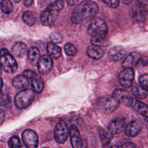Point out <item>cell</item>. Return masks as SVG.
Returning a JSON list of instances; mask_svg holds the SVG:
<instances>
[{"label":"cell","mask_w":148,"mask_h":148,"mask_svg":"<svg viewBox=\"0 0 148 148\" xmlns=\"http://www.w3.org/2000/svg\"><path fill=\"white\" fill-rule=\"evenodd\" d=\"M108 26L105 21L101 18H95L90 23L87 32L95 38H105L108 34Z\"/></svg>","instance_id":"obj_3"},{"label":"cell","mask_w":148,"mask_h":148,"mask_svg":"<svg viewBox=\"0 0 148 148\" xmlns=\"http://www.w3.org/2000/svg\"><path fill=\"white\" fill-rule=\"evenodd\" d=\"M50 38L53 42L55 43H59L62 40V35L58 32H53L50 34Z\"/></svg>","instance_id":"obj_34"},{"label":"cell","mask_w":148,"mask_h":148,"mask_svg":"<svg viewBox=\"0 0 148 148\" xmlns=\"http://www.w3.org/2000/svg\"><path fill=\"white\" fill-rule=\"evenodd\" d=\"M125 121L122 118H116L112 120L108 124V130L113 134H117L125 128Z\"/></svg>","instance_id":"obj_15"},{"label":"cell","mask_w":148,"mask_h":148,"mask_svg":"<svg viewBox=\"0 0 148 148\" xmlns=\"http://www.w3.org/2000/svg\"><path fill=\"white\" fill-rule=\"evenodd\" d=\"M1 69L9 73H14L17 69L16 61L5 48L1 50Z\"/></svg>","instance_id":"obj_6"},{"label":"cell","mask_w":148,"mask_h":148,"mask_svg":"<svg viewBox=\"0 0 148 148\" xmlns=\"http://www.w3.org/2000/svg\"><path fill=\"white\" fill-rule=\"evenodd\" d=\"M23 74H24L25 76H26L28 79H31L36 74V73H35V72L31 71V70L27 69V70H25V71H24Z\"/></svg>","instance_id":"obj_36"},{"label":"cell","mask_w":148,"mask_h":148,"mask_svg":"<svg viewBox=\"0 0 148 148\" xmlns=\"http://www.w3.org/2000/svg\"><path fill=\"white\" fill-rule=\"evenodd\" d=\"M112 95L116 97L120 102L125 105L127 100L130 97L128 92L124 89H116L113 91Z\"/></svg>","instance_id":"obj_26"},{"label":"cell","mask_w":148,"mask_h":148,"mask_svg":"<svg viewBox=\"0 0 148 148\" xmlns=\"http://www.w3.org/2000/svg\"><path fill=\"white\" fill-rule=\"evenodd\" d=\"M126 51L124 47L120 46H114L111 48L108 53V57L112 61H118L124 58Z\"/></svg>","instance_id":"obj_16"},{"label":"cell","mask_w":148,"mask_h":148,"mask_svg":"<svg viewBox=\"0 0 148 148\" xmlns=\"http://www.w3.org/2000/svg\"><path fill=\"white\" fill-rule=\"evenodd\" d=\"M28 78L24 74L15 76L12 80V85L16 88H23L28 86L29 84Z\"/></svg>","instance_id":"obj_21"},{"label":"cell","mask_w":148,"mask_h":148,"mask_svg":"<svg viewBox=\"0 0 148 148\" xmlns=\"http://www.w3.org/2000/svg\"><path fill=\"white\" fill-rule=\"evenodd\" d=\"M31 86L32 90L37 93H40L42 91L44 87V80L43 78L36 73L31 79Z\"/></svg>","instance_id":"obj_22"},{"label":"cell","mask_w":148,"mask_h":148,"mask_svg":"<svg viewBox=\"0 0 148 148\" xmlns=\"http://www.w3.org/2000/svg\"><path fill=\"white\" fill-rule=\"evenodd\" d=\"M87 56L95 60H98L102 58L104 55V50L101 47L92 45L87 47L86 51Z\"/></svg>","instance_id":"obj_18"},{"label":"cell","mask_w":148,"mask_h":148,"mask_svg":"<svg viewBox=\"0 0 148 148\" xmlns=\"http://www.w3.org/2000/svg\"><path fill=\"white\" fill-rule=\"evenodd\" d=\"M22 140L25 146L28 148L38 147L39 140L36 132L31 129H27L22 133Z\"/></svg>","instance_id":"obj_8"},{"label":"cell","mask_w":148,"mask_h":148,"mask_svg":"<svg viewBox=\"0 0 148 148\" xmlns=\"http://www.w3.org/2000/svg\"><path fill=\"white\" fill-rule=\"evenodd\" d=\"M140 58L141 56L139 53L136 51L131 52L124 60L122 66L124 68H132L138 64Z\"/></svg>","instance_id":"obj_17"},{"label":"cell","mask_w":148,"mask_h":148,"mask_svg":"<svg viewBox=\"0 0 148 148\" xmlns=\"http://www.w3.org/2000/svg\"><path fill=\"white\" fill-rule=\"evenodd\" d=\"M139 84L148 91V74H143L139 77Z\"/></svg>","instance_id":"obj_33"},{"label":"cell","mask_w":148,"mask_h":148,"mask_svg":"<svg viewBox=\"0 0 148 148\" xmlns=\"http://www.w3.org/2000/svg\"><path fill=\"white\" fill-rule=\"evenodd\" d=\"M125 105L131 107L142 116L146 117H148V105L140 101L130 97L127 100Z\"/></svg>","instance_id":"obj_11"},{"label":"cell","mask_w":148,"mask_h":148,"mask_svg":"<svg viewBox=\"0 0 148 148\" xmlns=\"http://www.w3.org/2000/svg\"><path fill=\"white\" fill-rule=\"evenodd\" d=\"M64 50L65 53L69 56H75L77 53V49L76 47L70 43H67L64 46Z\"/></svg>","instance_id":"obj_31"},{"label":"cell","mask_w":148,"mask_h":148,"mask_svg":"<svg viewBox=\"0 0 148 148\" xmlns=\"http://www.w3.org/2000/svg\"><path fill=\"white\" fill-rule=\"evenodd\" d=\"M4 115H5V113H3V110H1V124H2L3 121V120H4Z\"/></svg>","instance_id":"obj_40"},{"label":"cell","mask_w":148,"mask_h":148,"mask_svg":"<svg viewBox=\"0 0 148 148\" xmlns=\"http://www.w3.org/2000/svg\"><path fill=\"white\" fill-rule=\"evenodd\" d=\"M69 136L73 147L81 148L84 147L83 140L81 138L79 130L75 125H72L69 128Z\"/></svg>","instance_id":"obj_14"},{"label":"cell","mask_w":148,"mask_h":148,"mask_svg":"<svg viewBox=\"0 0 148 148\" xmlns=\"http://www.w3.org/2000/svg\"><path fill=\"white\" fill-rule=\"evenodd\" d=\"M64 6V3L62 0H57L50 4L40 14L41 23L43 25L48 26L54 23Z\"/></svg>","instance_id":"obj_2"},{"label":"cell","mask_w":148,"mask_h":148,"mask_svg":"<svg viewBox=\"0 0 148 148\" xmlns=\"http://www.w3.org/2000/svg\"><path fill=\"white\" fill-rule=\"evenodd\" d=\"M13 1L15 2V3H18L21 1V0H13Z\"/></svg>","instance_id":"obj_43"},{"label":"cell","mask_w":148,"mask_h":148,"mask_svg":"<svg viewBox=\"0 0 148 148\" xmlns=\"http://www.w3.org/2000/svg\"><path fill=\"white\" fill-rule=\"evenodd\" d=\"M28 60L30 64L34 66L38 64V62L41 57L40 56V51L37 47L31 46L28 50L27 53Z\"/></svg>","instance_id":"obj_19"},{"label":"cell","mask_w":148,"mask_h":148,"mask_svg":"<svg viewBox=\"0 0 148 148\" xmlns=\"http://www.w3.org/2000/svg\"><path fill=\"white\" fill-rule=\"evenodd\" d=\"M47 52L51 58L54 59H58L60 57L61 54V49L55 43L53 42H48L46 46Z\"/></svg>","instance_id":"obj_20"},{"label":"cell","mask_w":148,"mask_h":148,"mask_svg":"<svg viewBox=\"0 0 148 148\" xmlns=\"http://www.w3.org/2000/svg\"><path fill=\"white\" fill-rule=\"evenodd\" d=\"M23 21L29 26H32L36 21V17L32 12L26 11L25 12L22 16Z\"/></svg>","instance_id":"obj_27"},{"label":"cell","mask_w":148,"mask_h":148,"mask_svg":"<svg viewBox=\"0 0 148 148\" xmlns=\"http://www.w3.org/2000/svg\"><path fill=\"white\" fill-rule=\"evenodd\" d=\"M91 43L92 45L98 46H106L110 44L109 41L105 38H95L91 37Z\"/></svg>","instance_id":"obj_29"},{"label":"cell","mask_w":148,"mask_h":148,"mask_svg":"<svg viewBox=\"0 0 148 148\" xmlns=\"http://www.w3.org/2000/svg\"><path fill=\"white\" fill-rule=\"evenodd\" d=\"M69 134V130L66 123L64 120H60L54 128V138L56 141L58 143H64L66 140Z\"/></svg>","instance_id":"obj_7"},{"label":"cell","mask_w":148,"mask_h":148,"mask_svg":"<svg viewBox=\"0 0 148 148\" xmlns=\"http://www.w3.org/2000/svg\"><path fill=\"white\" fill-rule=\"evenodd\" d=\"M99 135L101 143L103 146H108L112 141L114 136V134L110 132L108 130L106 131L103 128H100L99 130Z\"/></svg>","instance_id":"obj_24"},{"label":"cell","mask_w":148,"mask_h":148,"mask_svg":"<svg viewBox=\"0 0 148 148\" xmlns=\"http://www.w3.org/2000/svg\"><path fill=\"white\" fill-rule=\"evenodd\" d=\"M27 51L25 44L22 42H16L12 47V52L17 57H22Z\"/></svg>","instance_id":"obj_23"},{"label":"cell","mask_w":148,"mask_h":148,"mask_svg":"<svg viewBox=\"0 0 148 148\" xmlns=\"http://www.w3.org/2000/svg\"><path fill=\"white\" fill-rule=\"evenodd\" d=\"M11 103L10 97L8 94H1V105L2 107H8Z\"/></svg>","instance_id":"obj_32"},{"label":"cell","mask_w":148,"mask_h":148,"mask_svg":"<svg viewBox=\"0 0 148 148\" xmlns=\"http://www.w3.org/2000/svg\"><path fill=\"white\" fill-rule=\"evenodd\" d=\"M53 62L49 55H43L40 57L38 62V69L39 72L42 75L48 74L51 70Z\"/></svg>","instance_id":"obj_12"},{"label":"cell","mask_w":148,"mask_h":148,"mask_svg":"<svg viewBox=\"0 0 148 148\" xmlns=\"http://www.w3.org/2000/svg\"><path fill=\"white\" fill-rule=\"evenodd\" d=\"M148 91L144 88L140 84H135L132 88L133 95L138 98L144 99L148 95Z\"/></svg>","instance_id":"obj_25"},{"label":"cell","mask_w":148,"mask_h":148,"mask_svg":"<svg viewBox=\"0 0 148 148\" xmlns=\"http://www.w3.org/2000/svg\"><path fill=\"white\" fill-rule=\"evenodd\" d=\"M99 10L98 5L91 1H84L73 10L71 21L75 24H83L94 18Z\"/></svg>","instance_id":"obj_1"},{"label":"cell","mask_w":148,"mask_h":148,"mask_svg":"<svg viewBox=\"0 0 148 148\" xmlns=\"http://www.w3.org/2000/svg\"><path fill=\"white\" fill-rule=\"evenodd\" d=\"M8 146L11 148H18L21 147L19 138L17 136H13L10 137L8 141Z\"/></svg>","instance_id":"obj_30"},{"label":"cell","mask_w":148,"mask_h":148,"mask_svg":"<svg viewBox=\"0 0 148 148\" xmlns=\"http://www.w3.org/2000/svg\"><path fill=\"white\" fill-rule=\"evenodd\" d=\"M102 1L112 8H116L119 5V0H102Z\"/></svg>","instance_id":"obj_35"},{"label":"cell","mask_w":148,"mask_h":148,"mask_svg":"<svg viewBox=\"0 0 148 148\" xmlns=\"http://www.w3.org/2000/svg\"><path fill=\"white\" fill-rule=\"evenodd\" d=\"M33 2H34V0H24V5L27 7L32 5V4L33 3Z\"/></svg>","instance_id":"obj_38"},{"label":"cell","mask_w":148,"mask_h":148,"mask_svg":"<svg viewBox=\"0 0 148 148\" xmlns=\"http://www.w3.org/2000/svg\"><path fill=\"white\" fill-rule=\"evenodd\" d=\"M134 76V71L132 68H124L119 74V82L123 87L129 88L132 84Z\"/></svg>","instance_id":"obj_9"},{"label":"cell","mask_w":148,"mask_h":148,"mask_svg":"<svg viewBox=\"0 0 148 148\" xmlns=\"http://www.w3.org/2000/svg\"><path fill=\"white\" fill-rule=\"evenodd\" d=\"M133 0H123V2L126 5H130L132 3Z\"/></svg>","instance_id":"obj_41"},{"label":"cell","mask_w":148,"mask_h":148,"mask_svg":"<svg viewBox=\"0 0 148 148\" xmlns=\"http://www.w3.org/2000/svg\"><path fill=\"white\" fill-rule=\"evenodd\" d=\"M1 8L3 13L9 14L13 11V6L10 0H1Z\"/></svg>","instance_id":"obj_28"},{"label":"cell","mask_w":148,"mask_h":148,"mask_svg":"<svg viewBox=\"0 0 148 148\" xmlns=\"http://www.w3.org/2000/svg\"><path fill=\"white\" fill-rule=\"evenodd\" d=\"M143 128V123L138 119L129 122L125 127L124 131L126 135L130 137H134L140 134Z\"/></svg>","instance_id":"obj_13"},{"label":"cell","mask_w":148,"mask_h":148,"mask_svg":"<svg viewBox=\"0 0 148 148\" xmlns=\"http://www.w3.org/2000/svg\"><path fill=\"white\" fill-rule=\"evenodd\" d=\"M120 101L113 95H106L100 98L97 102L98 108L105 113H110L119 106Z\"/></svg>","instance_id":"obj_5"},{"label":"cell","mask_w":148,"mask_h":148,"mask_svg":"<svg viewBox=\"0 0 148 148\" xmlns=\"http://www.w3.org/2000/svg\"><path fill=\"white\" fill-rule=\"evenodd\" d=\"M79 0H67V3L69 6H73L75 5Z\"/></svg>","instance_id":"obj_39"},{"label":"cell","mask_w":148,"mask_h":148,"mask_svg":"<svg viewBox=\"0 0 148 148\" xmlns=\"http://www.w3.org/2000/svg\"><path fill=\"white\" fill-rule=\"evenodd\" d=\"M145 124H146V125L147 128L148 129V117H147L145 119Z\"/></svg>","instance_id":"obj_42"},{"label":"cell","mask_w":148,"mask_h":148,"mask_svg":"<svg viewBox=\"0 0 148 148\" xmlns=\"http://www.w3.org/2000/svg\"><path fill=\"white\" fill-rule=\"evenodd\" d=\"M132 18L137 23H140L145 20L147 14V10L146 6L140 2L136 3L131 10Z\"/></svg>","instance_id":"obj_10"},{"label":"cell","mask_w":148,"mask_h":148,"mask_svg":"<svg viewBox=\"0 0 148 148\" xmlns=\"http://www.w3.org/2000/svg\"><path fill=\"white\" fill-rule=\"evenodd\" d=\"M35 98V91L27 88L18 92L14 97V105L17 108L23 109L29 106Z\"/></svg>","instance_id":"obj_4"},{"label":"cell","mask_w":148,"mask_h":148,"mask_svg":"<svg viewBox=\"0 0 148 148\" xmlns=\"http://www.w3.org/2000/svg\"><path fill=\"white\" fill-rule=\"evenodd\" d=\"M119 147H135V145L131 142H128V143H125L121 146H119Z\"/></svg>","instance_id":"obj_37"}]
</instances>
